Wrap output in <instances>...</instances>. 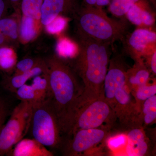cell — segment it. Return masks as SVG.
I'll return each instance as SVG.
<instances>
[{
    "mask_svg": "<svg viewBox=\"0 0 156 156\" xmlns=\"http://www.w3.org/2000/svg\"><path fill=\"white\" fill-rule=\"evenodd\" d=\"M50 101L62 133H68L73 110L84 90L76 73L62 58L54 55L44 60Z\"/></svg>",
    "mask_w": 156,
    "mask_h": 156,
    "instance_id": "1",
    "label": "cell"
},
{
    "mask_svg": "<svg viewBox=\"0 0 156 156\" xmlns=\"http://www.w3.org/2000/svg\"><path fill=\"white\" fill-rule=\"evenodd\" d=\"M128 69L123 53L115 52L110 59L103 90V97L116 119L127 127L137 125L139 115L135 99L126 83Z\"/></svg>",
    "mask_w": 156,
    "mask_h": 156,
    "instance_id": "2",
    "label": "cell"
},
{
    "mask_svg": "<svg viewBox=\"0 0 156 156\" xmlns=\"http://www.w3.org/2000/svg\"><path fill=\"white\" fill-rule=\"evenodd\" d=\"M78 52L73 68L84 89L103 96L104 82L108 69L113 45L87 37L77 36Z\"/></svg>",
    "mask_w": 156,
    "mask_h": 156,
    "instance_id": "3",
    "label": "cell"
},
{
    "mask_svg": "<svg viewBox=\"0 0 156 156\" xmlns=\"http://www.w3.org/2000/svg\"><path fill=\"white\" fill-rule=\"evenodd\" d=\"M75 15L77 35L113 45L128 34L129 24L126 19L116 20L107 15L102 8L83 5L78 6Z\"/></svg>",
    "mask_w": 156,
    "mask_h": 156,
    "instance_id": "4",
    "label": "cell"
},
{
    "mask_svg": "<svg viewBox=\"0 0 156 156\" xmlns=\"http://www.w3.org/2000/svg\"><path fill=\"white\" fill-rule=\"evenodd\" d=\"M116 120L114 113L103 96L84 89L73 110L68 134L80 129L99 128Z\"/></svg>",
    "mask_w": 156,
    "mask_h": 156,
    "instance_id": "5",
    "label": "cell"
},
{
    "mask_svg": "<svg viewBox=\"0 0 156 156\" xmlns=\"http://www.w3.org/2000/svg\"><path fill=\"white\" fill-rule=\"evenodd\" d=\"M30 129L34 139L45 147L56 148L61 144L62 132L50 98L33 104Z\"/></svg>",
    "mask_w": 156,
    "mask_h": 156,
    "instance_id": "6",
    "label": "cell"
},
{
    "mask_svg": "<svg viewBox=\"0 0 156 156\" xmlns=\"http://www.w3.org/2000/svg\"><path fill=\"white\" fill-rule=\"evenodd\" d=\"M32 102L21 101L0 131V156L8 154L27 134L30 127Z\"/></svg>",
    "mask_w": 156,
    "mask_h": 156,
    "instance_id": "7",
    "label": "cell"
},
{
    "mask_svg": "<svg viewBox=\"0 0 156 156\" xmlns=\"http://www.w3.org/2000/svg\"><path fill=\"white\" fill-rule=\"evenodd\" d=\"M108 135L106 128L80 129L76 131L65 146V155L81 156L106 140Z\"/></svg>",
    "mask_w": 156,
    "mask_h": 156,
    "instance_id": "8",
    "label": "cell"
},
{
    "mask_svg": "<svg viewBox=\"0 0 156 156\" xmlns=\"http://www.w3.org/2000/svg\"><path fill=\"white\" fill-rule=\"evenodd\" d=\"M122 41L124 53L136 61L156 50V34L149 30L137 29L132 33L127 34Z\"/></svg>",
    "mask_w": 156,
    "mask_h": 156,
    "instance_id": "9",
    "label": "cell"
},
{
    "mask_svg": "<svg viewBox=\"0 0 156 156\" xmlns=\"http://www.w3.org/2000/svg\"><path fill=\"white\" fill-rule=\"evenodd\" d=\"M78 7L76 0H44L41 9V23L45 26L61 14H73Z\"/></svg>",
    "mask_w": 156,
    "mask_h": 156,
    "instance_id": "10",
    "label": "cell"
},
{
    "mask_svg": "<svg viewBox=\"0 0 156 156\" xmlns=\"http://www.w3.org/2000/svg\"><path fill=\"white\" fill-rule=\"evenodd\" d=\"M126 134L125 155L143 156L147 154L149 146L144 128L133 127Z\"/></svg>",
    "mask_w": 156,
    "mask_h": 156,
    "instance_id": "11",
    "label": "cell"
},
{
    "mask_svg": "<svg viewBox=\"0 0 156 156\" xmlns=\"http://www.w3.org/2000/svg\"><path fill=\"white\" fill-rule=\"evenodd\" d=\"M135 62L133 67L128 68L126 73V83L131 92L137 87L147 83L150 79V71L143 58Z\"/></svg>",
    "mask_w": 156,
    "mask_h": 156,
    "instance_id": "12",
    "label": "cell"
},
{
    "mask_svg": "<svg viewBox=\"0 0 156 156\" xmlns=\"http://www.w3.org/2000/svg\"><path fill=\"white\" fill-rule=\"evenodd\" d=\"M12 151L14 156H53L46 147L34 138L22 139L15 144Z\"/></svg>",
    "mask_w": 156,
    "mask_h": 156,
    "instance_id": "13",
    "label": "cell"
},
{
    "mask_svg": "<svg viewBox=\"0 0 156 156\" xmlns=\"http://www.w3.org/2000/svg\"><path fill=\"white\" fill-rule=\"evenodd\" d=\"M148 5L135 4L131 6L126 15L129 21L135 25L141 27L153 25L155 19L150 11L147 10Z\"/></svg>",
    "mask_w": 156,
    "mask_h": 156,
    "instance_id": "14",
    "label": "cell"
},
{
    "mask_svg": "<svg viewBox=\"0 0 156 156\" xmlns=\"http://www.w3.org/2000/svg\"><path fill=\"white\" fill-rule=\"evenodd\" d=\"M47 71L46 63L44 60H43L40 64L28 71L19 74L14 75L7 81L5 87L10 91L15 92L18 88L26 84V83L31 78L46 73Z\"/></svg>",
    "mask_w": 156,
    "mask_h": 156,
    "instance_id": "15",
    "label": "cell"
},
{
    "mask_svg": "<svg viewBox=\"0 0 156 156\" xmlns=\"http://www.w3.org/2000/svg\"><path fill=\"white\" fill-rule=\"evenodd\" d=\"M19 25L12 17L0 20V47L6 46L19 39Z\"/></svg>",
    "mask_w": 156,
    "mask_h": 156,
    "instance_id": "16",
    "label": "cell"
},
{
    "mask_svg": "<svg viewBox=\"0 0 156 156\" xmlns=\"http://www.w3.org/2000/svg\"><path fill=\"white\" fill-rule=\"evenodd\" d=\"M41 23L30 17L22 15L19 28V39L23 44L31 41L41 30Z\"/></svg>",
    "mask_w": 156,
    "mask_h": 156,
    "instance_id": "17",
    "label": "cell"
},
{
    "mask_svg": "<svg viewBox=\"0 0 156 156\" xmlns=\"http://www.w3.org/2000/svg\"><path fill=\"white\" fill-rule=\"evenodd\" d=\"M32 86L35 96L34 103H41L50 99V91L47 73L34 77Z\"/></svg>",
    "mask_w": 156,
    "mask_h": 156,
    "instance_id": "18",
    "label": "cell"
},
{
    "mask_svg": "<svg viewBox=\"0 0 156 156\" xmlns=\"http://www.w3.org/2000/svg\"><path fill=\"white\" fill-rule=\"evenodd\" d=\"M148 0H112L109 11L114 15L121 17L126 14L131 6L135 4L149 5Z\"/></svg>",
    "mask_w": 156,
    "mask_h": 156,
    "instance_id": "19",
    "label": "cell"
},
{
    "mask_svg": "<svg viewBox=\"0 0 156 156\" xmlns=\"http://www.w3.org/2000/svg\"><path fill=\"white\" fill-rule=\"evenodd\" d=\"M43 1L44 0H21L20 5L22 15L30 17L41 23V9Z\"/></svg>",
    "mask_w": 156,
    "mask_h": 156,
    "instance_id": "20",
    "label": "cell"
},
{
    "mask_svg": "<svg viewBox=\"0 0 156 156\" xmlns=\"http://www.w3.org/2000/svg\"><path fill=\"white\" fill-rule=\"evenodd\" d=\"M136 102L137 110L140 113V108L143 102L152 96L156 95L155 82L151 84L147 83L137 87L131 92Z\"/></svg>",
    "mask_w": 156,
    "mask_h": 156,
    "instance_id": "21",
    "label": "cell"
},
{
    "mask_svg": "<svg viewBox=\"0 0 156 156\" xmlns=\"http://www.w3.org/2000/svg\"><path fill=\"white\" fill-rule=\"evenodd\" d=\"M56 51L61 58H73L77 54V44L66 38H61L56 44Z\"/></svg>",
    "mask_w": 156,
    "mask_h": 156,
    "instance_id": "22",
    "label": "cell"
},
{
    "mask_svg": "<svg viewBox=\"0 0 156 156\" xmlns=\"http://www.w3.org/2000/svg\"><path fill=\"white\" fill-rule=\"evenodd\" d=\"M127 143L126 134H117L108 138L107 144L109 148L115 154H119L124 149L125 154V147Z\"/></svg>",
    "mask_w": 156,
    "mask_h": 156,
    "instance_id": "23",
    "label": "cell"
},
{
    "mask_svg": "<svg viewBox=\"0 0 156 156\" xmlns=\"http://www.w3.org/2000/svg\"><path fill=\"white\" fill-rule=\"evenodd\" d=\"M15 92L17 98L20 101H29L33 104L35 102V96L32 85L24 84L18 88Z\"/></svg>",
    "mask_w": 156,
    "mask_h": 156,
    "instance_id": "24",
    "label": "cell"
},
{
    "mask_svg": "<svg viewBox=\"0 0 156 156\" xmlns=\"http://www.w3.org/2000/svg\"><path fill=\"white\" fill-rule=\"evenodd\" d=\"M67 23V19L59 15L53 19L48 25L45 26V28L49 33L58 34L64 30Z\"/></svg>",
    "mask_w": 156,
    "mask_h": 156,
    "instance_id": "25",
    "label": "cell"
},
{
    "mask_svg": "<svg viewBox=\"0 0 156 156\" xmlns=\"http://www.w3.org/2000/svg\"><path fill=\"white\" fill-rule=\"evenodd\" d=\"M43 61L31 58H26L22 59L16 63L14 75L19 74L28 71L35 66L40 64Z\"/></svg>",
    "mask_w": 156,
    "mask_h": 156,
    "instance_id": "26",
    "label": "cell"
},
{
    "mask_svg": "<svg viewBox=\"0 0 156 156\" xmlns=\"http://www.w3.org/2000/svg\"><path fill=\"white\" fill-rule=\"evenodd\" d=\"M17 61L16 54L0 57V69L5 71L10 70L15 66Z\"/></svg>",
    "mask_w": 156,
    "mask_h": 156,
    "instance_id": "27",
    "label": "cell"
},
{
    "mask_svg": "<svg viewBox=\"0 0 156 156\" xmlns=\"http://www.w3.org/2000/svg\"><path fill=\"white\" fill-rule=\"evenodd\" d=\"M9 113L8 105L4 100L0 99V131L4 125Z\"/></svg>",
    "mask_w": 156,
    "mask_h": 156,
    "instance_id": "28",
    "label": "cell"
},
{
    "mask_svg": "<svg viewBox=\"0 0 156 156\" xmlns=\"http://www.w3.org/2000/svg\"><path fill=\"white\" fill-rule=\"evenodd\" d=\"M142 117L143 122L145 126L151 125L156 121V110L147 113Z\"/></svg>",
    "mask_w": 156,
    "mask_h": 156,
    "instance_id": "29",
    "label": "cell"
},
{
    "mask_svg": "<svg viewBox=\"0 0 156 156\" xmlns=\"http://www.w3.org/2000/svg\"><path fill=\"white\" fill-rule=\"evenodd\" d=\"M149 56V63L152 72L154 74H156V50H155L153 53L150 55H148Z\"/></svg>",
    "mask_w": 156,
    "mask_h": 156,
    "instance_id": "30",
    "label": "cell"
},
{
    "mask_svg": "<svg viewBox=\"0 0 156 156\" xmlns=\"http://www.w3.org/2000/svg\"><path fill=\"white\" fill-rule=\"evenodd\" d=\"M6 8V4L4 0H0V20L2 18Z\"/></svg>",
    "mask_w": 156,
    "mask_h": 156,
    "instance_id": "31",
    "label": "cell"
},
{
    "mask_svg": "<svg viewBox=\"0 0 156 156\" xmlns=\"http://www.w3.org/2000/svg\"><path fill=\"white\" fill-rule=\"evenodd\" d=\"M111 0H97L96 6L102 8L104 6L107 5L110 3Z\"/></svg>",
    "mask_w": 156,
    "mask_h": 156,
    "instance_id": "32",
    "label": "cell"
},
{
    "mask_svg": "<svg viewBox=\"0 0 156 156\" xmlns=\"http://www.w3.org/2000/svg\"><path fill=\"white\" fill-rule=\"evenodd\" d=\"M85 5L90 6H96L97 0H83Z\"/></svg>",
    "mask_w": 156,
    "mask_h": 156,
    "instance_id": "33",
    "label": "cell"
},
{
    "mask_svg": "<svg viewBox=\"0 0 156 156\" xmlns=\"http://www.w3.org/2000/svg\"><path fill=\"white\" fill-rule=\"evenodd\" d=\"M9 2L11 3V4L15 7L19 5H20L21 0H9Z\"/></svg>",
    "mask_w": 156,
    "mask_h": 156,
    "instance_id": "34",
    "label": "cell"
},
{
    "mask_svg": "<svg viewBox=\"0 0 156 156\" xmlns=\"http://www.w3.org/2000/svg\"><path fill=\"white\" fill-rule=\"evenodd\" d=\"M150 3L152 4L154 6H156V0H148Z\"/></svg>",
    "mask_w": 156,
    "mask_h": 156,
    "instance_id": "35",
    "label": "cell"
}]
</instances>
